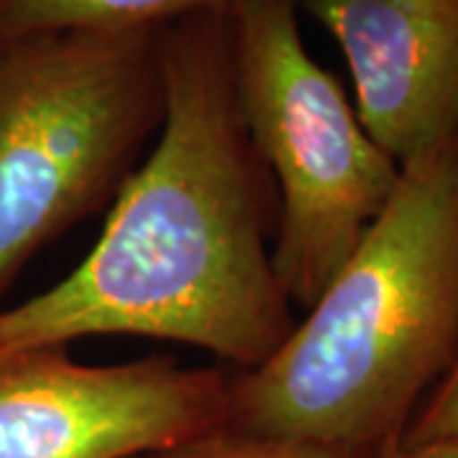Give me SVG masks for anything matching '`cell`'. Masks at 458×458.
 <instances>
[{"label":"cell","instance_id":"cell-3","mask_svg":"<svg viewBox=\"0 0 458 458\" xmlns=\"http://www.w3.org/2000/svg\"><path fill=\"white\" fill-rule=\"evenodd\" d=\"M164 29L0 44V288L135 171L164 120Z\"/></svg>","mask_w":458,"mask_h":458},{"label":"cell","instance_id":"cell-1","mask_svg":"<svg viewBox=\"0 0 458 458\" xmlns=\"http://www.w3.org/2000/svg\"><path fill=\"white\" fill-rule=\"evenodd\" d=\"M164 120L66 278L0 311V360L89 336H146L247 372L295 327L270 247V176L250 143L227 21L199 13L161 36Z\"/></svg>","mask_w":458,"mask_h":458},{"label":"cell","instance_id":"cell-6","mask_svg":"<svg viewBox=\"0 0 458 458\" xmlns=\"http://www.w3.org/2000/svg\"><path fill=\"white\" fill-rule=\"evenodd\" d=\"M342 47L357 117L394 164L458 138V0H298Z\"/></svg>","mask_w":458,"mask_h":458},{"label":"cell","instance_id":"cell-7","mask_svg":"<svg viewBox=\"0 0 458 458\" xmlns=\"http://www.w3.org/2000/svg\"><path fill=\"white\" fill-rule=\"evenodd\" d=\"M234 0H0V44L36 33L168 26Z\"/></svg>","mask_w":458,"mask_h":458},{"label":"cell","instance_id":"cell-10","mask_svg":"<svg viewBox=\"0 0 458 458\" xmlns=\"http://www.w3.org/2000/svg\"><path fill=\"white\" fill-rule=\"evenodd\" d=\"M372 458H458V438L426 443H394Z\"/></svg>","mask_w":458,"mask_h":458},{"label":"cell","instance_id":"cell-2","mask_svg":"<svg viewBox=\"0 0 458 458\" xmlns=\"http://www.w3.org/2000/svg\"><path fill=\"white\" fill-rule=\"evenodd\" d=\"M458 357V138L403 165L385 209L260 367L227 428L372 458Z\"/></svg>","mask_w":458,"mask_h":458},{"label":"cell","instance_id":"cell-9","mask_svg":"<svg viewBox=\"0 0 458 458\" xmlns=\"http://www.w3.org/2000/svg\"><path fill=\"white\" fill-rule=\"evenodd\" d=\"M441 438H458V357L412 415L400 443H426Z\"/></svg>","mask_w":458,"mask_h":458},{"label":"cell","instance_id":"cell-8","mask_svg":"<svg viewBox=\"0 0 458 458\" xmlns=\"http://www.w3.org/2000/svg\"><path fill=\"white\" fill-rule=\"evenodd\" d=\"M135 458H360L346 451L316 445V443L267 438L242 433L234 428H216L204 436L181 441L161 451H150Z\"/></svg>","mask_w":458,"mask_h":458},{"label":"cell","instance_id":"cell-5","mask_svg":"<svg viewBox=\"0 0 458 458\" xmlns=\"http://www.w3.org/2000/svg\"><path fill=\"white\" fill-rule=\"evenodd\" d=\"M232 372L174 357L87 364L66 349L0 360V458H135L227 426Z\"/></svg>","mask_w":458,"mask_h":458},{"label":"cell","instance_id":"cell-4","mask_svg":"<svg viewBox=\"0 0 458 458\" xmlns=\"http://www.w3.org/2000/svg\"><path fill=\"white\" fill-rule=\"evenodd\" d=\"M225 21L237 107L278 191L273 265L293 309L306 311L385 209L403 168L309 54L298 0H234Z\"/></svg>","mask_w":458,"mask_h":458}]
</instances>
